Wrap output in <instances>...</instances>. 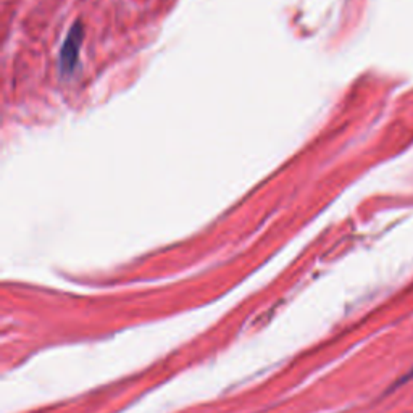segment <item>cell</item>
I'll list each match as a JSON object with an SVG mask.
<instances>
[{"mask_svg": "<svg viewBox=\"0 0 413 413\" xmlns=\"http://www.w3.org/2000/svg\"><path fill=\"white\" fill-rule=\"evenodd\" d=\"M83 37H84V29L83 25L80 21L71 26V29L68 31L63 46L60 50V71L63 74H71L77 65V58H80V52H81V46H83Z\"/></svg>", "mask_w": 413, "mask_h": 413, "instance_id": "cell-1", "label": "cell"}]
</instances>
